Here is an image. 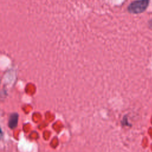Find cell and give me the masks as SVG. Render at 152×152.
I'll return each instance as SVG.
<instances>
[{
  "mask_svg": "<svg viewBox=\"0 0 152 152\" xmlns=\"http://www.w3.org/2000/svg\"><path fill=\"white\" fill-rule=\"evenodd\" d=\"M2 131H1V128H0V139L1 138V137H2Z\"/></svg>",
  "mask_w": 152,
  "mask_h": 152,
  "instance_id": "277c9868",
  "label": "cell"
},
{
  "mask_svg": "<svg viewBox=\"0 0 152 152\" xmlns=\"http://www.w3.org/2000/svg\"><path fill=\"white\" fill-rule=\"evenodd\" d=\"M148 27L150 29L152 30V19L148 21Z\"/></svg>",
  "mask_w": 152,
  "mask_h": 152,
  "instance_id": "3957f363",
  "label": "cell"
},
{
  "mask_svg": "<svg viewBox=\"0 0 152 152\" xmlns=\"http://www.w3.org/2000/svg\"><path fill=\"white\" fill-rule=\"evenodd\" d=\"M18 119V114L16 113H12L9 117V121H8L9 127L11 129L15 128L17 125Z\"/></svg>",
  "mask_w": 152,
  "mask_h": 152,
  "instance_id": "7a4b0ae2",
  "label": "cell"
},
{
  "mask_svg": "<svg viewBox=\"0 0 152 152\" xmlns=\"http://www.w3.org/2000/svg\"><path fill=\"white\" fill-rule=\"evenodd\" d=\"M148 4L149 0H137L129 5L128 10L131 14H140L145 11Z\"/></svg>",
  "mask_w": 152,
  "mask_h": 152,
  "instance_id": "6da1fadb",
  "label": "cell"
}]
</instances>
